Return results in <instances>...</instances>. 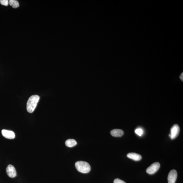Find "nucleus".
<instances>
[{
  "mask_svg": "<svg viewBox=\"0 0 183 183\" xmlns=\"http://www.w3.org/2000/svg\"><path fill=\"white\" fill-rule=\"evenodd\" d=\"M180 127L177 124H175L171 128V129L170 134L169 136L172 139H174L178 136L180 133Z\"/></svg>",
  "mask_w": 183,
  "mask_h": 183,
  "instance_id": "20e7f679",
  "label": "nucleus"
},
{
  "mask_svg": "<svg viewBox=\"0 0 183 183\" xmlns=\"http://www.w3.org/2000/svg\"><path fill=\"white\" fill-rule=\"evenodd\" d=\"M114 183H126L124 181L122 180L119 178L115 179L114 180Z\"/></svg>",
  "mask_w": 183,
  "mask_h": 183,
  "instance_id": "4468645a",
  "label": "nucleus"
},
{
  "mask_svg": "<svg viewBox=\"0 0 183 183\" xmlns=\"http://www.w3.org/2000/svg\"><path fill=\"white\" fill-rule=\"evenodd\" d=\"M127 156L128 158L135 161L140 160L142 159L141 155L136 153H129L127 154Z\"/></svg>",
  "mask_w": 183,
  "mask_h": 183,
  "instance_id": "6e6552de",
  "label": "nucleus"
},
{
  "mask_svg": "<svg viewBox=\"0 0 183 183\" xmlns=\"http://www.w3.org/2000/svg\"><path fill=\"white\" fill-rule=\"evenodd\" d=\"M0 3L1 5L7 6L9 4V1L8 0H1L0 1Z\"/></svg>",
  "mask_w": 183,
  "mask_h": 183,
  "instance_id": "ddd939ff",
  "label": "nucleus"
},
{
  "mask_svg": "<svg viewBox=\"0 0 183 183\" xmlns=\"http://www.w3.org/2000/svg\"><path fill=\"white\" fill-rule=\"evenodd\" d=\"M177 177L178 173L175 170H171L168 176V183H175Z\"/></svg>",
  "mask_w": 183,
  "mask_h": 183,
  "instance_id": "423d86ee",
  "label": "nucleus"
},
{
  "mask_svg": "<svg viewBox=\"0 0 183 183\" xmlns=\"http://www.w3.org/2000/svg\"><path fill=\"white\" fill-rule=\"evenodd\" d=\"M7 173L8 175L10 178H13L16 176L17 173L16 170L13 165L10 164L7 167L6 169Z\"/></svg>",
  "mask_w": 183,
  "mask_h": 183,
  "instance_id": "39448f33",
  "label": "nucleus"
},
{
  "mask_svg": "<svg viewBox=\"0 0 183 183\" xmlns=\"http://www.w3.org/2000/svg\"><path fill=\"white\" fill-rule=\"evenodd\" d=\"M66 146L69 147H72L75 146L77 144V143L73 139H69L66 140L65 142Z\"/></svg>",
  "mask_w": 183,
  "mask_h": 183,
  "instance_id": "9d476101",
  "label": "nucleus"
},
{
  "mask_svg": "<svg viewBox=\"0 0 183 183\" xmlns=\"http://www.w3.org/2000/svg\"><path fill=\"white\" fill-rule=\"evenodd\" d=\"M135 133L139 136H141L143 134V131L142 129L139 128L135 130Z\"/></svg>",
  "mask_w": 183,
  "mask_h": 183,
  "instance_id": "f8f14e48",
  "label": "nucleus"
},
{
  "mask_svg": "<svg viewBox=\"0 0 183 183\" xmlns=\"http://www.w3.org/2000/svg\"><path fill=\"white\" fill-rule=\"evenodd\" d=\"M160 167V164L158 162L153 163L147 168L146 172L149 174H153L158 171Z\"/></svg>",
  "mask_w": 183,
  "mask_h": 183,
  "instance_id": "7ed1b4c3",
  "label": "nucleus"
},
{
  "mask_svg": "<svg viewBox=\"0 0 183 183\" xmlns=\"http://www.w3.org/2000/svg\"><path fill=\"white\" fill-rule=\"evenodd\" d=\"M76 168L79 172L83 173H87L90 170V166L87 162L84 161H78L75 164Z\"/></svg>",
  "mask_w": 183,
  "mask_h": 183,
  "instance_id": "f03ea898",
  "label": "nucleus"
},
{
  "mask_svg": "<svg viewBox=\"0 0 183 183\" xmlns=\"http://www.w3.org/2000/svg\"><path fill=\"white\" fill-rule=\"evenodd\" d=\"M39 99V96L36 95L31 96L29 98L27 104V109L28 112L32 113L34 112Z\"/></svg>",
  "mask_w": 183,
  "mask_h": 183,
  "instance_id": "f257e3e1",
  "label": "nucleus"
},
{
  "mask_svg": "<svg viewBox=\"0 0 183 183\" xmlns=\"http://www.w3.org/2000/svg\"><path fill=\"white\" fill-rule=\"evenodd\" d=\"M9 4L14 8H17L19 6L18 1H16V0H10Z\"/></svg>",
  "mask_w": 183,
  "mask_h": 183,
  "instance_id": "9b49d317",
  "label": "nucleus"
},
{
  "mask_svg": "<svg viewBox=\"0 0 183 183\" xmlns=\"http://www.w3.org/2000/svg\"><path fill=\"white\" fill-rule=\"evenodd\" d=\"M183 73H182L181 74V75L180 76V79L182 81H183Z\"/></svg>",
  "mask_w": 183,
  "mask_h": 183,
  "instance_id": "2eb2a0df",
  "label": "nucleus"
},
{
  "mask_svg": "<svg viewBox=\"0 0 183 183\" xmlns=\"http://www.w3.org/2000/svg\"><path fill=\"white\" fill-rule=\"evenodd\" d=\"M111 134L114 137H121L123 135L124 132L121 129H115L111 131Z\"/></svg>",
  "mask_w": 183,
  "mask_h": 183,
  "instance_id": "1a4fd4ad",
  "label": "nucleus"
},
{
  "mask_svg": "<svg viewBox=\"0 0 183 183\" xmlns=\"http://www.w3.org/2000/svg\"><path fill=\"white\" fill-rule=\"evenodd\" d=\"M1 133L4 137L7 139H12L15 137V133L12 131L3 129L1 131Z\"/></svg>",
  "mask_w": 183,
  "mask_h": 183,
  "instance_id": "0eeeda50",
  "label": "nucleus"
}]
</instances>
